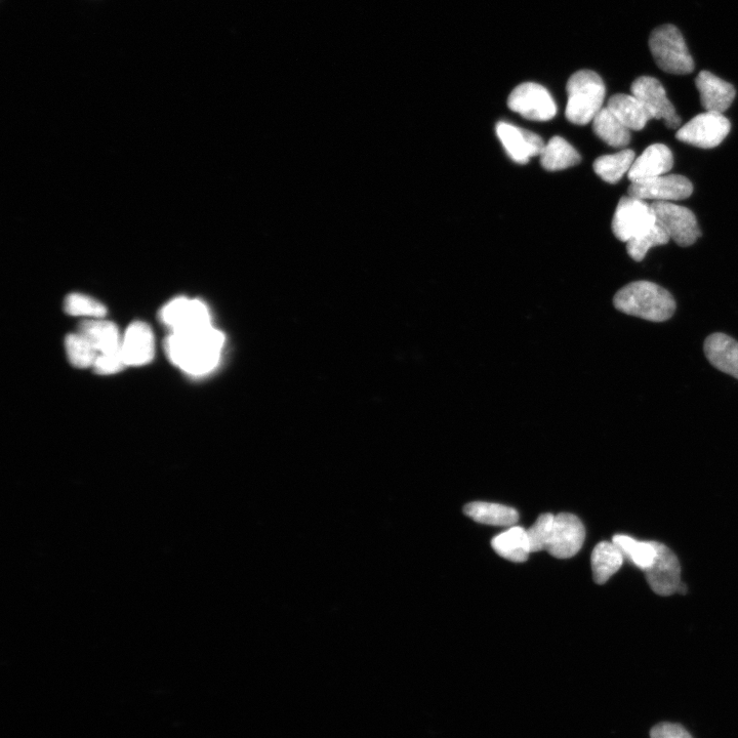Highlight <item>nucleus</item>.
<instances>
[{
    "mask_svg": "<svg viewBox=\"0 0 738 738\" xmlns=\"http://www.w3.org/2000/svg\"><path fill=\"white\" fill-rule=\"evenodd\" d=\"M65 347L70 363L80 369L93 367L99 355L93 345L79 333L68 335Z\"/></svg>",
    "mask_w": 738,
    "mask_h": 738,
    "instance_id": "c85d7f7f",
    "label": "nucleus"
},
{
    "mask_svg": "<svg viewBox=\"0 0 738 738\" xmlns=\"http://www.w3.org/2000/svg\"><path fill=\"white\" fill-rule=\"evenodd\" d=\"M128 367L125 358H123L122 350L119 353L110 355H98L93 366L94 371L100 376H109L117 374Z\"/></svg>",
    "mask_w": 738,
    "mask_h": 738,
    "instance_id": "2f4dec72",
    "label": "nucleus"
},
{
    "mask_svg": "<svg viewBox=\"0 0 738 738\" xmlns=\"http://www.w3.org/2000/svg\"><path fill=\"white\" fill-rule=\"evenodd\" d=\"M670 237L667 232L656 223L648 231L627 242L629 256L636 262H641L654 246L667 244Z\"/></svg>",
    "mask_w": 738,
    "mask_h": 738,
    "instance_id": "cd10ccee",
    "label": "nucleus"
},
{
    "mask_svg": "<svg viewBox=\"0 0 738 738\" xmlns=\"http://www.w3.org/2000/svg\"><path fill=\"white\" fill-rule=\"evenodd\" d=\"M554 519L555 516L552 514H543L526 530L531 553L547 551L552 537Z\"/></svg>",
    "mask_w": 738,
    "mask_h": 738,
    "instance_id": "7c9ffc66",
    "label": "nucleus"
},
{
    "mask_svg": "<svg viewBox=\"0 0 738 738\" xmlns=\"http://www.w3.org/2000/svg\"><path fill=\"white\" fill-rule=\"evenodd\" d=\"M78 333L93 345L99 355L121 352L122 338L113 322L103 319L85 320L78 325Z\"/></svg>",
    "mask_w": 738,
    "mask_h": 738,
    "instance_id": "a211bd4d",
    "label": "nucleus"
},
{
    "mask_svg": "<svg viewBox=\"0 0 738 738\" xmlns=\"http://www.w3.org/2000/svg\"><path fill=\"white\" fill-rule=\"evenodd\" d=\"M731 123L722 113L706 111L696 115L676 134L677 140L703 149L719 146L729 135Z\"/></svg>",
    "mask_w": 738,
    "mask_h": 738,
    "instance_id": "423d86ee",
    "label": "nucleus"
},
{
    "mask_svg": "<svg viewBox=\"0 0 738 738\" xmlns=\"http://www.w3.org/2000/svg\"><path fill=\"white\" fill-rule=\"evenodd\" d=\"M625 556L613 542L598 544L592 553L593 578L596 584L603 585L617 573L623 565Z\"/></svg>",
    "mask_w": 738,
    "mask_h": 738,
    "instance_id": "412c9836",
    "label": "nucleus"
},
{
    "mask_svg": "<svg viewBox=\"0 0 738 738\" xmlns=\"http://www.w3.org/2000/svg\"><path fill=\"white\" fill-rule=\"evenodd\" d=\"M631 92L643 105L651 119H663L666 126L672 130L680 127L681 118L660 80L651 76H641L633 82Z\"/></svg>",
    "mask_w": 738,
    "mask_h": 738,
    "instance_id": "1a4fd4ad",
    "label": "nucleus"
},
{
    "mask_svg": "<svg viewBox=\"0 0 738 738\" xmlns=\"http://www.w3.org/2000/svg\"><path fill=\"white\" fill-rule=\"evenodd\" d=\"M65 312L72 316L102 319L107 315L106 307L99 301L81 294H71L65 300Z\"/></svg>",
    "mask_w": 738,
    "mask_h": 738,
    "instance_id": "c756f323",
    "label": "nucleus"
},
{
    "mask_svg": "<svg viewBox=\"0 0 738 738\" xmlns=\"http://www.w3.org/2000/svg\"><path fill=\"white\" fill-rule=\"evenodd\" d=\"M465 514L478 523L496 526H511L517 523L519 515L511 507L483 502L468 504Z\"/></svg>",
    "mask_w": 738,
    "mask_h": 738,
    "instance_id": "a878e982",
    "label": "nucleus"
},
{
    "mask_svg": "<svg viewBox=\"0 0 738 738\" xmlns=\"http://www.w3.org/2000/svg\"><path fill=\"white\" fill-rule=\"evenodd\" d=\"M159 317L172 333H190L213 325L208 306L200 300L185 297L176 298L164 306Z\"/></svg>",
    "mask_w": 738,
    "mask_h": 738,
    "instance_id": "6e6552de",
    "label": "nucleus"
},
{
    "mask_svg": "<svg viewBox=\"0 0 738 738\" xmlns=\"http://www.w3.org/2000/svg\"><path fill=\"white\" fill-rule=\"evenodd\" d=\"M653 564L645 571L646 580L652 591L660 596H671L681 586V566L677 556L666 545L656 542Z\"/></svg>",
    "mask_w": 738,
    "mask_h": 738,
    "instance_id": "ddd939ff",
    "label": "nucleus"
},
{
    "mask_svg": "<svg viewBox=\"0 0 738 738\" xmlns=\"http://www.w3.org/2000/svg\"><path fill=\"white\" fill-rule=\"evenodd\" d=\"M652 209L658 223L678 245L690 246L702 235L694 214L673 202H653Z\"/></svg>",
    "mask_w": 738,
    "mask_h": 738,
    "instance_id": "0eeeda50",
    "label": "nucleus"
},
{
    "mask_svg": "<svg viewBox=\"0 0 738 738\" xmlns=\"http://www.w3.org/2000/svg\"><path fill=\"white\" fill-rule=\"evenodd\" d=\"M509 108L533 121H549L557 114L551 94L543 86L526 82L518 86L508 99Z\"/></svg>",
    "mask_w": 738,
    "mask_h": 738,
    "instance_id": "9d476101",
    "label": "nucleus"
},
{
    "mask_svg": "<svg viewBox=\"0 0 738 738\" xmlns=\"http://www.w3.org/2000/svg\"><path fill=\"white\" fill-rule=\"evenodd\" d=\"M635 159L634 151L624 149L618 153L597 158L593 168L603 181L609 184H617L630 172Z\"/></svg>",
    "mask_w": 738,
    "mask_h": 738,
    "instance_id": "393cba45",
    "label": "nucleus"
},
{
    "mask_svg": "<svg viewBox=\"0 0 738 738\" xmlns=\"http://www.w3.org/2000/svg\"><path fill=\"white\" fill-rule=\"evenodd\" d=\"M496 132L509 156L520 164L527 163L532 157L540 156L546 145L539 135L507 122H499Z\"/></svg>",
    "mask_w": 738,
    "mask_h": 738,
    "instance_id": "4468645a",
    "label": "nucleus"
},
{
    "mask_svg": "<svg viewBox=\"0 0 738 738\" xmlns=\"http://www.w3.org/2000/svg\"><path fill=\"white\" fill-rule=\"evenodd\" d=\"M592 122L595 134L607 145L625 148L630 144L631 131L607 107Z\"/></svg>",
    "mask_w": 738,
    "mask_h": 738,
    "instance_id": "b1692460",
    "label": "nucleus"
},
{
    "mask_svg": "<svg viewBox=\"0 0 738 738\" xmlns=\"http://www.w3.org/2000/svg\"><path fill=\"white\" fill-rule=\"evenodd\" d=\"M542 167L549 172L562 171L581 162L580 153L561 137L552 138L540 155Z\"/></svg>",
    "mask_w": 738,
    "mask_h": 738,
    "instance_id": "4be33fe9",
    "label": "nucleus"
},
{
    "mask_svg": "<svg viewBox=\"0 0 738 738\" xmlns=\"http://www.w3.org/2000/svg\"><path fill=\"white\" fill-rule=\"evenodd\" d=\"M619 311L652 322L670 319L676 310L673 296L664 287L649 281L632 282L615 295Z\"/></svg>",
    "mask_w": 738,
    "mask_h": 738,
    "instance_id": "f03ea898",
    "label": "nucleus"
},
{
    "mask_svg": "<svg viewBox=\"0 0 738 738\" xmlns=\"http://www.w3.org/2000/svg\"><path fill=\"white\" fill-rule=\"evenodd\" d=\"M585 539L586 529L582 521L572 514L561 513L555 516L547 551L558 559L571 558L580 552Z\"/></svg>",
    "mask_w": 738,
    "mask_h": 738,
    "instance_id": "f8f14e48",
    "label": "nucleus"
},
{
    "mask_svg": "<svg viewBox=\"0 0 738 738\" xmlns=\"http://www.w3.org/2000/svg\"><path fill=\"white\" fill-rule=\"evenodd\" d=\"M225 343L212 325L190 333H172L164 348L173 364L190 376L208 375L217 367Z\"/></svg>",
    "mask_w": 738,
    "mask_h": 738,
    "instance_id": "f257e3e1",
    "label": "nucleus"
},
{
    "mask_svg": "<svg viewBox=\"0 0 738 738\" xmlns=\"http://www.w3.org/2000/svg\"><path fill=\"white\" fill-rule=\"evenodd\" d=\"M568 101L565 115L573 125L586 126L603 109L605 85L594 71L574 73L567 82Z\"/></svg>",
    "mask_w": 738,
    "mask_h": 738,
    "instance_id": "7ed1b4c3",
    "label": "nucleus"
},
{
    "mask_svg": "<svg viewBox=\"0 0 738 738\" xmlns=\"http://www.w3.org/2000/svg\"><path fill=\"white\" fill-rule=\"evenodd\" d=\"M612 542L619 547L626 558L644 571L653 564L658 554L656 542H641L624 535L615 536Z\"/></svg>",
    "mask_w": 738,
    "mask_h": 738,
    "instance_id": "bb28decb",
    "label": "nucleus"
},
{
    "mask_svg": "<svg viewBox=\"0 0 738 738\" xmlns=\"http://www.w3.org/2000/svg\"><path fill=\"white\" fill-rule=\"evenodd\" d=\"M692 192L691 182L680 175H664L632 183L628 190L629 196L654 202L683 200L690 197Z\"/></svg>",
    "mask_w": 738,
    "mask_h": 738,
    "instance_id": "9b49d317",
    "label": "nucleus"
},
{
    "mask_svg": "<svg viewBox=\"0 0 738 738\" xmlns=\"http://www.w3.org/2000/svg\"><path fill=\"white\" fill-rule=\"evenodd\" d=\"M607 108L630 131L643 130L651 119L643 105L633 95H614L609 99Z\"/></svg>",
    "mask_w": 738,
    "mask_h": 738,
    "instance_id": "aec40b11",
    "label": "nucleus"
},
{
    "mask_svg": "<svg viewBox=\"0 0 738 738\" xmlns=\"http://www.w3.org/2000/svg\"><path fill=\"white\" fill-rule=\"evenodd\" d=\"M651 738H692L691 734L681 725L662 723L654 726L650 731Z\"/></svg>",
    "mask_w": 738,
    "mask_h": 738,
    "instance_id": "473e14b6",
    "label": "nucleus"
},
{
    "mask_svg": "<svg viewBox=\"0 0 738 738\" xmlns=\"http://www.w3.org/2000/svg\"><path fill=\"white\" fill-rule=\"evenodd\" d=\"M656 224L652 205L632 196L622 197L612 220V232L619 240L629 242Z\"/></svg>",
    "mask_w": 738,
    "mask_h": 738,
    "instance_id": "39448f33",
    "label": "nucleus"
},
{
    "mask_svg": "<svg viewBox=\"0 0 738 738\" xmlns=\"http://www.w3.org/2000/svg\"><path fill=\"white\" fill-rule=\"evenodd\" d=\"M122 355L128 366H142L155 355V340L151 327L142 321L132 323L122 338Z\"/></svg>",
    "mask_w": 738,
    "mask_h": 738,
    "instance_id": "2eb2a0df",
    "label": "nucleus"
},
{
    "mask_svg": "<svg viewBox=\"0 0 738 738\" xmlns=\"http://www.w3.org/2000/svg\"><path fill=\"white\" fill-rule=\"evenodd\" d=\"M705 353L720 372L738 380V342L727 335L714 334L705 342Z\"/></svg>",
    "mask_w": 738,
    "mask_h": 738,
    "instance_id": "6ab92c4d",
    "label": "nucleus"
},
{
    "mask_svg": "<svg viewBox=\"0 0 738 738\" xmlns=\"http://www.w3.org/2000/svg\"><path fill=\"white\" fill-rule=\"evenodd\" d=\"M491 546L503 558L512 562H525L530 552L527 531L513 526L491 541Z\"/></svg>",
    "mask_w": 738,
    "mask_h": 738,
    "instance_id": "5701e85b",
    "label": "nucleus"
},
{
    "mask_svg": "<svg viewBox=\"0 0 738 738\" xmlns=\"http://www.w3.org/2000/svg\"><path fill=\"white\" fill-rule=\"evenodd\" d=\"M649 48L655 63L665 72L685 75L694 70L685 39L674 25L654 29L649 37Z\"/></svg>",
    "mask_w": 738,
    "mask_h": 738,
    "instance_id": "20e7f679",
    "label": "nucleus"
},
{
    "mask_svg": "<svg viewBox=\"0 0 738 738\" xmlns=\"http://www.w3.org/2000/svg\"><path fill=\"white\" fill-rule=\"evenodd\" d=\"M695 86L706 111L723 114L735 99L734 87L710 71H702L695 79Z\"/></svg>",
    "mask_w": 738,
    "mask_h": 738,
    "instance_id": "f3484780",
    "label": "nucleus"
},
{
    "mask_svg": "<svg viewBox=\"0 0 738 738\" xmlns=\"http://www.w3.org/2000/svg\"><path fill=\"white\" fill-rule=\"evenodd\" d=\"M674 167L673 153L666 145L654 144L635 159L628 173L631 183L667 175Z\"/></svg>",
    "mask_w": 738,
    "mask_h": 738,
    "instance_id": "dca6fc26",
    "label": "nucleus"
}]
</instances>
